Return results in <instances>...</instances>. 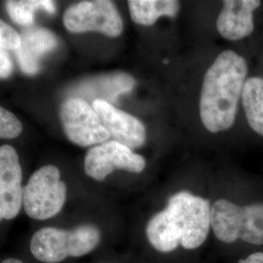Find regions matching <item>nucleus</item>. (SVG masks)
I'll return each mask as SVG.
<instances>
[{
  "mask_svg": "<svg viewBox=\"0 0 263 263\" xmlns=\"http://www.w3.org/2000/svg\"><path fill=\"white\" fill-rule=\"evenodd\" d=\"M92 106L114 141L131 149L144 143L146 129L141 120L103 100H95Z\"/></svg>",
  "mask_w": 263,
  "mask_h": 263,
  "instance_id": "nucleus-10",
  "label": "nucleus"
},
{
  "mask_svg": "<svg viewBox=\"0 0 263 263\" xmlns=\"http://www.w3.org/2000/svg\"><path fill=\"white\" fill-rule=\"evenodd\" d=\"M212 207L207 199L180 191L169 198L165 210L156 214L146 226L152 247L170 253L179 246L197 249L207 239L211 228Z\"/></svg>",
  "mask_w": 263,
  "mask_h": 263,
  "instance_id": "nucleus-1",
  "label": "nucleus"
},
{
  "mask_svg": "<svg viewBox=\"0 0 263 263\" xmlns=\"http://www.w3.org/2000/svg\"><path fill=\"white\" fill-rule=\"evenodd\" d=\"M131 18L136 24L152 26L162 16L175 18L179 10L176 0H129Z\"/></svg>",
  "mask_w": 263,
  "mask_h": 263,
  "instance_id": "nucleus-14",
  "label": "nucleus"
},
{
  "mask_svg": "<svg viewBox=\"0 0 263 263\" xmlns=\"http://www.w3.org/2000/svg\"><path fill=\"white\" fill-rule=\"evenodd\" d=\"M64 25L71 32L99 31L116 37L122 33L123 21L112 1H82L71 5L64 15Z\"/></svg>",
  "mask_w": 263,
  "mask_h": 263,
  "instance_id": "nucleus-6",
  "label": "nucleus"
},
{
  "mask_svg": "<svg viewBox=\"0 0 263 263\" xmlns=\"http://www.w3.org/2000/svg\"><path fill=\"white\" fill-rule=\"evenodd\" d=\"M20 44L21 37L19 33L0 19V46L6 50L16 51L20 47Z\"/></svg>",
  "mask_w": 263,
  "mask_h": 263,
  "instance_id": "nucleus-18",
  "label": "nucleus"
},
{
  "mask_svg": "<svg viewBox=\"0 0 263 263\" xmlns=\"http://www.w3.org/2000/svg\"><path fill=\"white\" fill-rule=\"evenodd\" d=\"M66 185L56 166L37 170L23 191V206L29 217L45 220L58 215L65 205Z\"/></svg>",
  "mask_w": 263,
  "mask_h": 263,
  "instance_id": "nucleus-5",
  "label": "nucleus"
},
{
  "mask_svg": "<svg viewBox=\"0 0 263 263\" xmlns=\"http://www.w3.org/2000/svg\"><path fill=\"white\" fill-rule=\"evenodd\" d=\"M1 263H24L22 260L17 259V258H7L5 260H3Z\"/></svg>",
  "mask_w": 263,
  "mask_h": 263,
  "instance_id": "nucleus-21",
  "label": "nucleus"
},
{
  "mask_svg": "<svg viewBox=\"0 0 263 263\" xmlns=\"http://www.w3.org/2000/svg\"><path fill=\"white\" fill-rule=\"evenodd\" d=\"M247 74L246 60L231 50L220 53L209 67L200 98V116L208 131H226L233 125Z\"/></svg>",
  "mask_w": 263,
  "mask_h": 263,
  "instance_id": "nucleus-2",
  "label": "nucleus"
},
{
  "mask_svg": "<svg viewBox=\"0 0 263 263\" xmlns=\"http://www.w3.org/2000/svg\"><path fill=\"white\" fill-rule=\"evenodd\" d=\"M23 132V125L15 114L0 106V139H15Z\"/></svg>",
  "mask_w": 263,
  "mask_h": 263,
  "instance_id": "nucleus-17",
  "label": "nucleus"
},
{
  "mask_svg": "<svg viewBox=\"0 0 263 263\" xmlns=\"http://www.w3.org/2000/svg\"><path fill=\"white\" fill-rule=\"evenodd\" d=\"M135 86V79L126 73H115L101 76L78 85L72 91L76 98L95 97V100H103L109 104L119 95L128 92ZM94 100V101H95ZM93 101V102H94Z\"/></svg>",
  "mask_w": 263,
  "mask_h": 263,
  "instance_id": "nucleus-13",
  "label": "nucleus"
},
{
  "mask_svg": "<svg viewBox=\"0 0 263 263\" xmlns=\"http://www.w3.org/2000/svg\"><path fill=\"white\" fill-rule=\"evenodd\" d=\"M239 263H263V253L251 254L245 259H240Z\"/></svg>",
  "mask_w": 263,
  "mask_h": 263,
  "instance_id": "nucleus-20",
  "label": "nucleus"
},
{
  "mask_svg": "<svg viewBox=\"0 0 263 263\" xmlns=\"http://www.w3.org/2000/svg\"><path fill=\"white\" fill-rule=\"evenodd\" d=\"M102 234L93 224H82L71 229L44 227L30 240V252L39 261L58 263L67 257H80L93 252L100 244Z\"/></svg>",
  "mask_w": 263,
  "mask_h": 263,
  "instance_id": "nucleus-3",
  "label": "nucleus"
},
{
  "mask_svg": "<svg viewBox=\"0 0 263 263\" xmlns=\"http://www.w3.org/2000/svg\"><path fill=\"white\" fill-rule=\"evenodd\" d=\"M23 174L19 156L11 145L0 146V221L11 220L23 206Z\"/></svg>",
  "mask_w": 263,
  "mask_h": 263,
  "instance_id": "nucleus-9",
  "label": "nucleus"
},
{
  "mask_svg": "<svg viewBox=\"0 0 263 263\" xmlns=\"http://www.w3.org/2000/svg\"><path fill=\"white\" fill-rule=\"evenodd\" d=\"M258 0H226L216 21V28L222 37L231 41L241 40L254 31V11L260 6Z\"/></svg>",
  "mask_w": 263,
  "mask_h": 263,
  "instance_id": "nucleus-11",
  "label": "nucleus"
},
{
  "mask_svg": "<svg viewBox=\"0 0 263 263\" xmlns=\"http://www.w3.org/2000/svg\"><path fill=\"white\" fill-rule=\"evenodd\" d=\"M21 44L16 50L21 69L28 76L36 74L42 58L56 49L58 39L47 28H28L21 34Z\"/></svg>",
  "mask_w": 263,
  "mask_h": 263,
  "instance_id": "nucleus-12",
  "label": "nucleus"
},
{
  "mask_svg": "<svg viewBox=\"0 0 263 263\" xmlns=\"http://www.w3.org/2000/svg\"><path fill=\"white\" fill-rule=\"evenodd\" d=\"M243 105L249 125L255 133L263 136V79L251 77L246 80Z\"/></svg>",
  "mask_w": 263,
  "mask_h": 263,
  "instance_id": "nucleus-15",
  "label": "nucleus"
},
{
  "mask_svg": "<svg viewBox=\"0 0 263 263\" xmlns=\"http://www.w3.org/2000/svg\"><path fill=\"white\" fill-rule=\"evenodd\" d=\"M60 115L67 139L79 146L103 143L110 138L93 106L84 99L68 98L62 104Z\"/></svg>",
  "mask_w": 263,
  "mask_h": 263,
  "instance_id": "nucleus-7",
  "label": "nucleus"
},
{
  "mask_svg": "<svg viewBox=\"0 0 263 263\" xmlns=\"http://www.w3.org/2000/svg\"><path fill=\"white\" fill-rule=\"evenodd\" d=\"M211 226L216 238L224 243L243 240L263 245V203L240 207L220 199L211 210Z\"/></svg>",
  "mask_w": 263,
  "mask_h": 263,
  "instance_id": "nucleus-4",
  "label": "nucleus"
},
{
  "mask_svg": "<svg viewBox=\"0 0 263 263\" xmlns=\"http://www.w3.org/2000/svg\"><path fill=\"white\" fill-rule=\"evenodd\" d=\"M11 19L20 26L29 27L34 20V13L43 10L50 14L56 12L55 2L51 0H12L6 2Z\"/></svg>",
  "mask_w": 263,
  "mask_h": 263,
  "instance_id": "nucleus-16",
  "label": "nucleus"
},
{
  "mask_svg": "<svg viewBox=\"0 0 263 263\" xmlns=\"http://www.w3.org/2000/svg\"><path fill=\"white\" fill-rule=\"evenodd\" d=\"M145 160L118 141L103 142L92 147L85 157V173L88 177L102 181L115 170L141 173Z\"/></svg>",
  "mask_w": 263,
  "mask_h": 263,
  "instance_id": "nucleus-8",
  "label": "nucleus"
},
{
  "mask_svg": "<svg viewBox=\"0 0 263 263\" xmlns=\"http://www.w3.org/2000/svg\"><path fill=\"white\" fill-rule=\"evenodd\" d=\"M13 71V64L5 48L0 46V78H7Z\"/></svg>",
  "mask_w": 263,
  "mask_h": 263,
  "instance_id": "nucleus-19",
  "label": "nucleus"
}]
</instances>
